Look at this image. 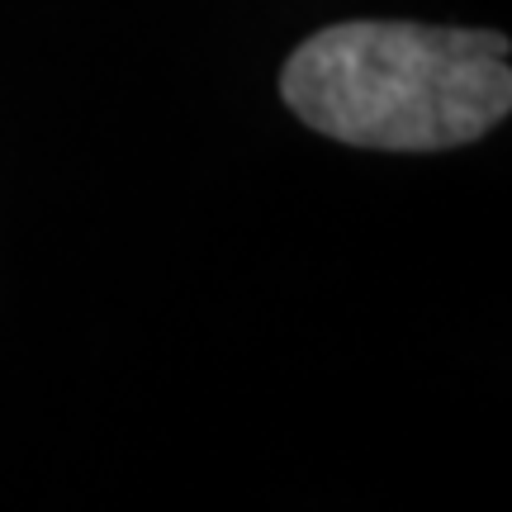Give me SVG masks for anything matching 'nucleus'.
<instances>
[{
  "label": "nucleus",
  "instance_id": "1",
  "mask_svg": "<svg viewBox=\"0 0 512 512\" xmlns=\"http://www.w3.org/2000/svg\"><path fill=\"white\" fill-rule=\"evenodd\" d=\"M280 95L318 133L380 152H437L484 138L512 105L508 38L432 24H332L304 38Z\"/></svg>",
  "mask_w": 512,
  "mask_h": 512
}]
</instances>
